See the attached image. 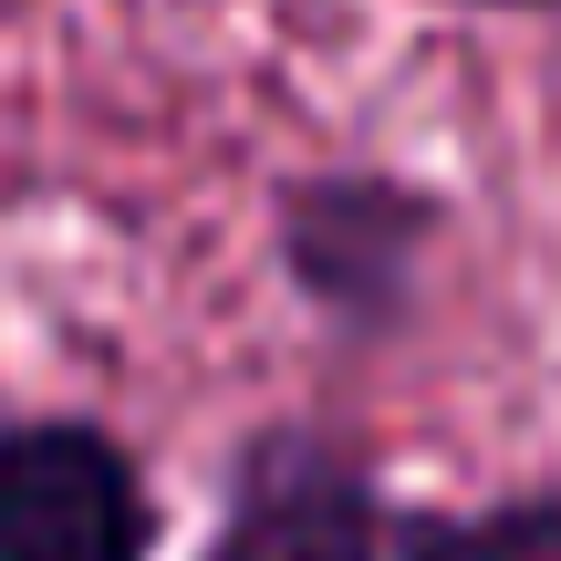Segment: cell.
I'll list each match as a JSON object with an SVG mask.
<instances>
[{"instance_id":"cell-2","label":"cell","mask_w":561,"mask_h":561,"mask_svg":"<svg viewBox=\"0 0 561 561\" xmlns=\"http://www.w3.org/2000/svg\"><path fill=\"white\" fill-rule=\"evenodd\" d=\"M396 500H385L375 458L343 447L333 426H271L229 468V510L187 561H385Z\"/></svg>"},{"instance_id":"cell-5","label":"cell","mask_w":561,"mask_h":561,"mask_svg":"<svg viewBox=\"0 0 561 561\" xmlns=\"http://www.w3.org/2000/svg\"><path fill=\"white\" fill-rule=\"evenodd\" d=\"M447 11H561V0H447Z\"/></svg>"},{"instance_id":"cell-3","label":"cell","mask_w":561,"mask_h":561,"mask_svg":"<svg viewBox=\"0 0 561 561\" xmlns=\"http://www.w3.org/2000/svg\"><path fill=\"white\" fill-rule=\"evenodd\" d=\"M157 489L94 416H11L0 426V561H146Z\"/></svg>"},{"instance_id":"cell-1","label":"cell","mask_w":561,"mask_h":561,"mask_svg":"<svg viewBox=\"0 0 561 561\" xmlns=\"http://www.w3.org/2000/svg\"><path fill=\"white\" fill-rule=\"evenodd\" d=\"M437 229H447V208L416 178H385V167H301L271 198L280 280L333 333H396Z\"/></svg>"},{"instance_id":"cell-4","label":"cell","mask_w":561,"mask_h":561,"mask_svg":"<svg viewBox=\"0 0 561 561\" xmlns=\"http://www.w3.org/2000/svg\"><path fill=\"white\" fill-rule=\"evenodd\" d=\"M385 561H561V479L458 500V510L405 500L396 530H385Z\"/></svg>"}]
</instances>
